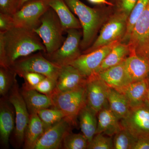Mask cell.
<instances>
[{"mask_svg": "<svg viewBox=\"0 0 149 149\" xmlns=\"http://www.w3.org/2000/svg\"><path fill=\"white\" fill-rule=\"evenodd\" d=\"M15 27L12 15L0 13V32L4 33Z\"/></svg>", "mask_w": 149, "mask_h": 149, "instance_id": "36", "label": "cell"}, {"mask_svg": "<svg viewBox=\"0 0 149 149\" xmlns=\"http://www.w3.org/2000/svg\"><path fill=\"white\" fill-rule=\"evenodd\" d=\"M120 40L115 41L88 53L83 54L70 64L77 68L85 77H91L95 74L104 59Z\"/></svg>", "mask_w": 149, "mask_h": 149, "instance_id": "11", "label": "cell"}, {"mask_svg": "<svg viewBox=\"0 0 149 149\" xmlns=\"http://www.w3.org/2000/svg\"><path fill=\"white\" fill-rule=\"evenodd\" d=\"M19 76L24 79V83L22 87L32 89L35 88L46 77L45 75L40 73L30 72H24L19 75Z\"/></svg>", "mask_w": 149, "mask_h": 149, "instance_id": "34", "label": "cell"}, {"mask_svg": "<svg viewBox=\"0 0 149 149\" xmlns=\"http://www.w3.org/2000/svg\"><path fill=\"white\" fill-rule=\"evenodd\" d=\"M138 0H119L121 12L125 13L128 17L136 5Z\"/></svg>", "mask_w": 149, "mask_h": 149, "instance_id": "37", "label": "cell"}, {"mask_svg": "<svg viewBox=\"0 0 149 149\" xmlns=\"http://www.w3.org/2000/svg\"><path fill=\"white\" fill-rule=\"evenodd\" d=\"M125 60L117 65L92 76L101 79L109 88L117 90L121 89L130 83L125 70Z\"/></svg>", "mask_w": 149, "mask_h": 149, "instance_id": "18", "label": "cell"}, {"mask_svg": "<svg viewBox=\"0 0 149 149\" xmlns=\"http://www.w3.org/2000/svg\"><path fill=\"white\" fill-rule=\"evenodd\" d=\"M145 104L149 108V92L148 93V95L147 96L146 99V101H145Z\"/></svg>", "mask_w": 149, "mask_h": 149, "instance_id": "41", "label": "cell"}, {"mask_svg": "<svg viewBox=\"0 0 149 149\" xmlns=\"http://www.w3.org/2000/svg\"><path fill=\"white\" fill-rule=\"evenodd\" d=\"M72 12L77 15L83 28V38L80 47L87 49L91 45L101 21L100 12L91 8L80 0H65Z\"/></svg>", "mask_w": 149, "mask_h": 149, "instance_id": "3", "label": "cell"}, {"mask_svg": "<svg viewBox=\"0 0 149 149\" xmlns=\"http://www.w3.org/2000/svg\"><path fill=\"white\" fill-rule=\"evenodd\" d=\"M16 73L9 68L0 67V94L6 97L12 88L16 79Z\"/></svg>", "mask_w": 149, "mask_h": 149, "instance_id": "30", "label": "cell"}, {"mask_svg": "<svg viewBox=\"0 0 149 149\" xmlns=\"http://www.w3.org/2000/svg\"><path fill=\"white\" fill-rule=\"evenodd\" d=\"M97 117L96 134H102L112 137L122 128L120 120L110 109L109 104L98 113Z\"/></svg>", "mask_w": 149, "mask_h": 149, "instance_id": "20", "label": "cell"}, {"mask_svg": "<svg viewBox=\"0 0 149 149\" xmlns=\"http://www.w3.org/2000/svg\"><path fill=\"white\" fill-rule=\"evenodd\" d=\"M109 88L104 81L96 76L87 78V104L97 114L108 104L107 94Z\"/></svg>", "mask_w": 149, "mask_h": 149, "instance_id": "14", "label": "cell"}, {"mask_svg": "<svg viewBox=\"0 0 149 149\" xmlns=\"http://www.w3.org/2000/svg\"><path fill=\"white\" fill-rule=\"evenodd\" d=\"M41 40L34 30L22 27L0 32V67L10 68L19 59L37 51L46 53Z\"/></svg>", "mask_w": 149, "mask_h": 149, "instance_id": "1", "label": "cell"}, {"mask_svg": "<svg viewBox=\"0 0 149 149\" xmlns=\"http://www.w3.org/2000/svg\"><path fill=\"white\" fill-rule=\"evenodd\" d=\"M128 45L130 54L145 56L149 46V0L134 25Z\"/></svg>", "mask_w": 149, "mask_h": 149, "instance_id": "10", "label": "cell"}, {"mask_svg": "<svg viewBox=\"0 0 149 149\" xmlns=\"http://www.w3.org/2000/svg\"><path fill=\"white\" fill-rule=\"evenodd\" d=\"M120 122L122 127L137 139L149 138V108L145 103L131 108Z\"/></svg>", "mask_w": 149, "mask_h": 149, "instance_id": "12", "label": "cell"}, {"mask_svg": "<svg viewBox=\"0 0 149 149\" xmlns=\"http://www.w3.org/2000/svg\"><path fill=\"white\" fill-rule=\"evenodd\" d=\"M49 0H30L12 15L15 27L34 30L40 24V19L50 8Z\"/></svg>", "mask_w": 149, "mask_h": 149, "instance_id": "6", "label": "cell"}, {"mask_svg": "<svg viewBox=\"0 0 149 149\" xmlns=\"http://www.w3.org/2000/svg\"><path fill=\"white\" fill-rule=\"evenodd\" d=\"M88 2L95 5H107L110 6H113V4L107 0H87Z\"/></svg>", "mask_w": 149, "mask_h": 149, "instance_id": "39", "label": "cell"}, {"mask_svg": "<svg viewBox=\"0 0 149 149\" xmlns=\"http://www.w3.org/2000/svg\"><path fill=\"white\" fill-rule=\"evenodd\" d=\"M87 81V77L81 74L77 68L70 65H65L61 67L57 80L56 86L53 93L80 88L86 85Z\"/></svg>", "mask_w": 149, "mask_h": 149, "instance_id": "15", "label": "cell"}, {"mask_svg": "<svg viewBox=\"0 0 149 149\" xmlns=\"http://www.w3.org/2000/svg\"><path fill=\"white\" fill-rule=\"evenodd\" d=\"M57 80L46 77L33 88L40 93L50 96L56 86Z\"/></svg>", "mask_w": 149, "mask_h": 149, "instance_id": "33", "label": "cell"}, {"mask_svg": "<svg viewBox=\"0 0 149 149\" xmlns=\"http://www.w3.org/2000/svg\"><path fill=\"white\" fill-rule=\"evenodd\" d=\"M7 99L13 107L15 111L14 137L15 145L19 148L24 143V133L29 123L30 114L19 88L17 80L8 93Z\"/></svg>", "mask_w": 149, "mask_h": 149, "instance_id": "7", "label": "cell"}, {"mask_svg": "<svg viewBox=\"0 0 149 149\" xmlns=\"http://www.w3.org/2000/svg\"><path fill=\"white\" fill-rule=\"evenodd\" d=\"M13 107L7 99L1 98L0 103V137L5 148L8 147L10 137L15 128Z\"/></svg>", "mask_w": 149, "mask_h": 149, "instance_id": "16", "label": "cell"}, {"mask_svg": "<svg viewBox=\"0 0 149 149\" xmlns=\"http://www.w3.org/2000/svg\"><path fill=\"white\" fill-rule=\"evenodd\" d=\"M9 68L19 76L24 72H35L57 80L61 67L52 62L40 52L19 59Z\"/></svg>", "mask_w": 149, "mask_h": 149, "instance_id": "5", "label": "cell"}, {"mask_svg": "<svg viewBox=\"0 0 149 149\" xmlns=\"http://www.w3.org/2000/svg\"><path fill=\"white\" fill-rule=\"evenodd\" d=\"M132 149H149V138L143 137L137 139Z\"/></svg>", "mask_w": 149, "mask_h": 149, "instance_id": "38", "label": "cell"}, {"mask_svg": "<svg viewBox=\"0 0 149 149\" xmlns=\"http://www.w3.org/2000/svg\"><path fill=\"white\" fill-rule=\"evenodd\" d=\"M137 139L128 130L122 127L114 135L113 149H132Z\"/></svg>", "mask_w": 149, "mask_h": 149, "instance_id": "29", "label": "cell"}, {"mask_svg": "<svg viewBox=\"0 0 149 149\" xmlns=\"http://www.w3.org/2000/svg\"><path fill=\"white\" fill-rule=\"evenodd\" d=\"M37 113L45 130L65 118V115L61 110L54 107L41 110Z\"/></svg>", "mask_w": 149, "mask_h": 149, "instance_id": "27", "label": "cell"}, {"mask_svg": "<svg viewBox=\"0 0 149 149\" xmlns=\"http://www.w3.org/2000/svg\"><path fill=\"white\" fill-rule=\"evenodd\" d=\"M20 90L29 114L37 113L41 110L53 107L50 96L42 94L34 89L22 87Z\"/></svg>", "mask_w": 149, "mask_h": 149, "instance_id": "21", "label": "cell"}, {"mask_svg": "<svg viewBox=\"0 0 149 149\" xmlns=\"http://www.w3.org/2000/svg\"><path fill=\"white\" fill-rule=\"evenodd\" d=\"M29 1H30V0H19V1L18 9H17V10L20 8L25 3Z\"/></svg>", "mask_w": 149, "mask_h": 149, "instance_id": "40", "label": "cell"}, {"mask_svg": "<svg viewBox=\"0 0 149 149\" xmlns=\"http://www.w3.org/2000/svg\"><path fill=\"white\" fill-rule=\"evenodd\" d=\"M148 88H149V79L148 78Z\"/></svg>", "mask_w": 149, "mask_h": 149, "instance_id": "43", "label": "cell"}, {"mask_svg": "<svg viewBox=\"0 0 149 149\" xmlns=\"http://www.w3.org/2000/svg\"><path fill=\"white\" fill-rule=\"evenodd\" d=\"M148 1L149 0H138L128 17L126 30L123 38V41L128 42L129 41L134 25L145 10Z\"/></svg>", "mask_w": 149, "mask_h": 149, "instance_id": "28", "label": "cell"}, {"mask_svg": "<svg viewBox=\"0 0 149 149\" xmlns=\"http://www.w3.org/2000/svg\"><path fill=\"white\" fill-rule=\"evenodd\" d=\"M87 149H113V139L104 134H96L88 143Z\"/></svg>", "mask_w": 149, "mask_h": 149, "instance_id": "32", "label": "cell"}, {"mask_svg": "<svg viewBox=\"0 0 149 149\" xmlns=\"http://www.w3.org/2000/svg\"><path fill=\"white\" fill-rule=\"evenodd\" d=\"M107 100L110 109L120 120L129 113L130 107L125 96L114 88H109Z\"/></svg>", "mask_w": 149, "mask_h": 149, "instance_id": "24", "label": "cell"}, {"mask_svg": "<svg viewBox=\"0 0 149 149\" xmlns=\"http://www.w3.org/2000/svg\"><path fill=\"white\" fill-rule=\"evenodd\" d=\"M145 57L149 59V46L148 49H147L146 52V55H145Z\"/></svg>", "mask_w": 149, "mask_h": 149, "instance_id": "42", "label": "cell"}, {"mask_svg": "<svg viewBox=\"0 0 149 149\" xmlns=\"http://www.w3.org/2000/svg\"><path fill=\"white\" fill-rule=\"evenodd\" d=\"M74 124L66 118L45 130L38 140L34 149H57L61 147L67 134Z\"/></svg>", "mask_w": 149, "mask_h": 149, "instance_id": "13", "label": "cell"}, {"mask_svg": "<svg viewBox=\"0 0 149 149\" xmlns=\"http://www.w3.org/2000/svg\"><path fill=\"white\" fill-rule=\"evenodd\" d=\"M45 130L43 123L37 113L30 114L29 123L24 133V148L35 149L37 142Z\"/></svg>", "mask_w": 149, "mask_h": 149, "instance_id": "23", "label": "cell"}, {"mask_svg": "<svg viewBox=\"0 0 149 149\" xmlns=\"http://www.w3.org/2000/svg\"><path fill=\"white\" fill-rule=\"evenodd\" d=\"M34 31L45 47L46 52L50 55L61 47L64 41L63 29L57 15L50 8L40 19V24Z\"/></svg>", "mask_w": 149, "mask_h": 149, "instance_id": "2", "label": "cell"}, {"mask_svg": "<svg viewBox=\"0 0 149 149\" xmlns=\"http://www.w3.org/2000/svg\"><path fill=\"white\" fill-rule=\"evenodd\" d=\"M125 70L129 83L147 79L149 74V59L136 54L125 60Z\"/></svg>", "mask_w": 149, "mask_h": 149, "instance_id": "17", "label": "cell"}, {"mask_svg": "<svg viewBox=\"0 0 149 149\" xmlns=\"http://www.w3.org/2000/svg\"><path fill=\"white\" fill-rule=\"evenodd\" d=\"M49 5L57 15L65 31L82 28L79 19L73 15L65 0H49Z\"/></svg>", "mask_w": 149, "mask_h": 149, "instance_id": "22", "label": "cell"}, {"mask_svg": "<svg viewBox=\"0 0 149 149\" xmlns=\"http://www.w3.org/2000/svg\"><path fill=\"white\" fill-rule=\"evenodd\" d=\"M129 54H130V51L128 44L118 43L104 59L100 66L93 75L122 62L127 58L126 56Z\"/></svg>", "mask_w": 149, "mask_h": 149, "instance_id": "26", "label": "cell"}, {"mask_svg": "<svg viewBox=\"0 0 149 149\" xmlns=\"http://www.w3.org/2000/svg\"><path fill=\"white\" fill-rule=\"evenodd\" d=\"M88 145V139L83 134H75L70 132L64 137L62 146L65 149H86Z\"/></svg>", "mask_w": 149, "mask_h": 149, "instance_id": "31", "label": "cell"}, {"mask_svg": "<svg viewBox=\"0 0 149 149\" xmlns=\"http://www.w3.org/2000/svg\"><path fill=\"white\" fill-rule=\"evenodd\" d=\"M19 0H0V13L13 15L17 11Z\"/></svg>", "mask_w": 149, "mask_h": 149, "instance_id": "35", "label": "cell"}, {"mask_svg": "<svg viewBox=\"0 0 149 149\" xmlns=\"http://www.w3.org/2000/svg\"><path fill=\"white\" fill-rule=\"evenodd\" d=\"M128 18V15L122 12L112 17L104 25L98 37L92 45L85 50L83 54L88 53L123 38L126 30Z\"/></svg>", "mask_w": 149, "mask_h": 149, "instance_id": "9", "label": "cell"}, {"mask_svg": "<svg viewBox=\"0 0 149 149\" xmlns=\"http://www.w3.org/2000/svg\"><path fill=\"white\" fill-rule=\"evenodd\" d=\"M117 91L125 96L130 108L140 106L145 103L148 93V78L129 83L125 87Z\"/></svg>", "mask_w": 149, "mask_h": 149, "instance_id": "19", "label": "cell"}, {"mask_svg": "<svg viewBox=\"0 0 149 149\" xmlns=\"http://www.w3.org/2000/svg\"><path fill=\"white\" fill-rule=\"evenodd\" d=\"M78 29L67 30V36L61 47L51 54H45V56L61 67L70 65L77 58L81 55L80 51L81 33Z\"/></svg>", "mask_w": 149, "mask_h": 149, "instance_id": "8", "label": "cell"}, {"mask_svg": "<svg viewBox=\"0 0 149 149\" xmlns=\"http://www.w3.org/2000/svg\"><path fill=\"white\" fill-rule=\"evenodd\" d=\"M78 116L81 132L90 143L97 131V113L87 104L81 110Z\"/></svg>", "mask_w": 149, "mask_h": 149, "instance_id": "25", "label": "cell"}, {"mask_svg": "<svg viewBox=\"0 0 149 149\" xmlns=\"http://www.w3.org/2000/svg\"><path fill=\"white\" fill-rule=\"evenodd\" d=\"M50 97L53 107L61 110L65 118L74 124L80 111L87 105L86 85L74 90L54 93Z\"/></svg>", "mask_w": 149, "mask_h": 149, "instance_id": "4", "label": "cell"}]
</instances>
